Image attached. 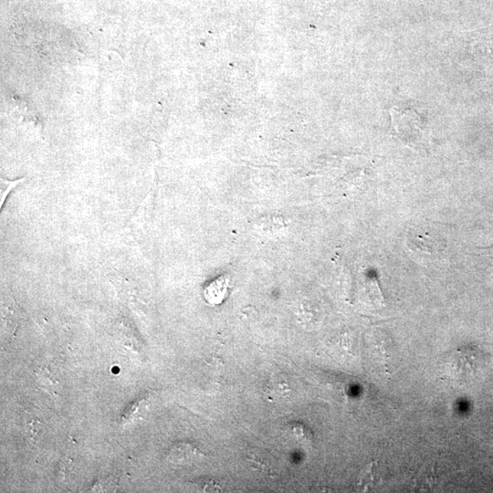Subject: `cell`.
I'll use <instances>...</instances> for the list:
<instances>
[{
	"label": "cell",
	"mask_w": 493,
	"mask_h": 493,
	"mask_svg": "<svg viewBox=\"0 0 493 493\" xmlns=\"http://www.w3.org/2000/svg\"><path fill=\"white\" fill-rule=\"evenodd\" d=\"M229 279L225 276L217 278V280L207 285L204 290V297L207 303L217 306L222 303L228 293Z\"/></svg>",
	"instance_id": "cell-3"
},
{
	"label": "cell",
	"mask_w": 493,
	"mask_h": 493,
	"mask_svg": "<svg viewBox=\"0 0 493 493\" xmlns=\"http://www.w3.org/2000/svg\"><path fill=\"white\" fill-rule=\"evenodd\" d=\"M390 113L391 132L395 138L414 148H423L429 144V130L416 112L412 110L398 111L393 108Z\"/></svg>",
	"instance_id": "cell-1"
},
{
	"label": "cell",
	"mask_w": 493,
	"mask_h": 493,
	"mask_svg": "<svg viewBox=\"0 0 493 493\" xmlns=\"http://www.w3.org/2000/svg\"><path fill=\"white\" fill-rule=\"evenodd\" d=\"M408 246L410 251L427 256L437 254L442 248L436 236L417 232L408 237Z\"/></svg>",
	"instance_id": "cell-2"
},
{
	"label": "cell",
	"mask_w": 493,
	"mask_h": 493,
	"mask_svg": "<svg viewBox=\"0 0 493 493\" xmlns=\"http://www.w3.org/2000/svg\"><path fill=\"white\" fill-rule=\"evenodd\" d=\"M489 254L493 255V248L489 249Z\"/></svg>",
	"instance_id": "cell-5"
},
{
	"label": "cell",
	"mask_w": 493,
	"mask_h": 493,
	"mask_svg": "<svg viewBox=\"0 0 493 493\" xmlns=\"http://www.w3.org/2000/svg\"><path fill=\"white\" fill-rule=\"evenodd\" d=\"M375 467L374 464H370L368 467L363 472L361 477H360L358 482V488L361 489L362 491H368L369 489H372L376 483V472Z\"/></svg>",
	"instance_id": "cell-4"
}]
</instances>
